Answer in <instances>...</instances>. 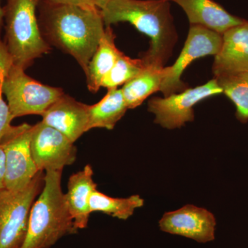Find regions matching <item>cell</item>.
Instances as JSON below:
<instances>
[{"label": "cell", "mask_w": 248, "mask_h": 248, "mask_svg": "<svg viewBox=\"0 0 248 248\" xmlns=\"http://www.w3.org/2000/svg\"><path fill=\"white\" fill-rule=\"evenodd\" d=\"M37 9L45 40L73 57L86 71L106 29L100 10L77 5L48 4L41 0Z\"/></svg>", "instance_id": "cell-1"}, {"label": "cell", "mask_w": 248, "mask_h": 248, "mask_svg": "<svg viewBox=\"0 0 248 248\" xmlns=\"http://www.w3.org/2000/svg\"><path fill=\"white\" fill-rule=\"evenodd\" d=\"M104 25L128 22L151 38L145 63L164 67L177 42L169 0H111L100 11Z\"/></svg>", "instance_id": "cell-2"}, {"label": "cell", "mask_w": 248, "mask_h": 248, "mask_svg": "<svg viewBox=\"0 0 248 248\" xmlns=\"http://www.w3.org/2000/svg\"><path fill=\"white\" fill-rule=\"evenodd\" d=\"M62 171H47L45 184L31 208L27 237L22 248H50L79 230L68 211L62 187Z\"/></svg>", "instance_id": "cell-3"}, {"label": "cell", "mask_w": 248, "mask_h": 248, "mask_svg": "<svg viewBox=\"0 0 248 248\" xmlns=\"http://www.w3.org/2000/svg\"><path fill=\"white\" fill-rule=\"evenodd\" d=\"M40 0H7L4 9L5 46L15 64L27 69L51 46L44 38L37 10Z\"/></svg>", "instance_id": "cell-4"}, {"label": "cell", "mask_w": 248, "mask_h": 248, "mask_svg": "<svg viewBox=\"0 0 248 248\" xmlns=\"http://www.w3.org/2000/svg\"><path fill=\"white\" fill-rule=\"evenodd\" d=\"M0 91L14 118L40 115L63 94L60 88L42 84L15 64L7 50L0 53Z\"/></svg>", "instance_id": "cell-5"}, {"label": "cell", "mask_w": 248, "mask_h": 248, "mask_svg": "<svg viewBox=\"0 0 248 248\" xmlns=\"http://www.w3.org/2000/svg\"><path fill=\"white\" fill-rule=\"evenodd\" d=\"M45 175L39 171L22 190H0V248H22L31 208L43 189Z\"/></svg>", "instance_id": "cell-6"}, {"label": "cell", "mask_w": 248, "mask_h": 248, "mask_svg": "<svg viewBox=\"0 0 248 248\" xmlns=\"http://www.w3.org/2000/svg\"><path fill=\"white\" fill-rule=\"evenodd\" d=\"M222 93L223 90L214 78L206 84L168 97L152 98L148 101V110L155 115V124L169 130L179 128L195 120L194 107L196 104Z\"/></svg>", "instance_id": "cell-7"}, {"label": "cell", "mask_w": 248, "mask_h": 248, "mask_svg": "<svg viewBox=\"0 0 248 248\" xmlns=\"http://www.w3.org/2000/svg\"><path fill=\"white\" fill-rule=\"evenodd\" d=\"M32 127L28 124L13 125L0 142L6 155V190L25 188L39 172L31 153Z\"/></svg>", "instance_id": "cell-8"}, {"label": "cell", "mask_w": 248, "mask_h": 248, "mask_svg": "<svg viewBox=\"0 0 248 248\" xmlns=\"http://www.w3.org/2000/svg\"><path fill=\"white\" fill-rule=\"evenodd\" d=\"M221 44V34L200 26L191 25L179 58L172 66L166 67V76L160 90L164 97L187 89V85L181 79L186 68L197 59L215 56Z\"/></svg>", "instance_id": "cell-9"}, {"label": "cell", "mask_w": 248, "mask_h": 248, "mask_svg": "<svg viewBox=\"0 0 248 248\" xmlns=\"http://www.w3.org/2000/svg\"><path fill=\"white\" fill-rule=\"evenodd\" d=\"M31 149L38 171H62L77 159L76 146L67 137L43 122L33 125Z\"/></svg>", "instance_id": "cell-10"}, {"label": "cell", "mask_w": 248, "mask_h": 248, "mask_svg": "<svg viewBox=\"0 0 248 248\" xmlns=\"http://www.w3.org/2000/svg\"><path fill=\"white\" fill-rule=\"evenodd\" d=\"M216 225L213 213L193 205L165 213L159 221L160 229L165 232L180 235L199 243L215 239Z\"/></svg>", "instance_id": "cell-11"}, {"label": "cell", "mask_w": 248, "mask_h": 248, "mask_svg": "<svg viewBox=\"0 0 248 248\" xmlns=\"http://www.w3.org/2000/svg\"><path fill=\"white\" fill-rule=\"evenodd\" d=\"M248 71V21L222 34L219 51L215 56V78L234 76Z\"/></svg>", "instance_id": "cell-12"}, {"label": "cell", "mask_w": 248, "mask_h": 248, "mask_svg": "<svg viewBox=\"0 0 248 248\" xmlns=\"http://www.w3.org/2000/svg\"><path fill=\"white\" fill-rule=\"evenodd\" d=\"M42 121L75 143L88 132L89 105L63 93L42 114Z\"/></svg>", "instance_id": "cell-13"}, {"label": "cell", "mask_w": 248, "mask_h": 248, "mask_svg": "<svg viewBox=\"0 0 248 248\" xmlns=\"http://www.w3.org/2000/svg\"><path fill=\"white\" fill-rule=\"evenodd\" d=\"M185 11L191 25L200 26L223 34L246 19L233 16L213 0H176Z\"/></svg>", "instance_id": "cell-14"}, {"label": "cell", "mask_w": 248, "mask_h": 248, "mask_svg": "<svg viewBox=\"0 0 248 248\" xmlns=\"http://www.w3.org/2000/svg\"><path fill=\"white\" fill-rule=\"evenodd\" d=\"M91 165L88 164L82 170L72 174L68 183V192L65 194L67 207L78 230L84 229L89 224L91 216L90 197L97 185L93 179Z\"/></svg>", "instance_id": "cell-15"}, {"label": "cell", "mask_w": 248, "mask_h": 248, "mask_svg": "<svg viewBox=\"0 0 248 248\" xmlns=\"http://www.w3.org/2000/svg\"><path fill=\"white\" fill-rule=\"evenodd\" d=\"M115 35L110 27H106L97 50L84 71L88 89L97 93L102 88L103 79L123 54L115 45Z\"/></svg>", "instance_id": "cell-16"}, {"label": "cell", "mask_w": 248, "mask_h": 248, "mask_svg": "<svg viewBox=\"0 0 248 248\" xmlns=\"http://www.w3.org/2000/svg\"><path fill=\"white\" fill-rule=\"evenodd\" d=\"M166 76V66L146 65L133 79L124 84L122 94L128 109L140 107L152 94L161 90Z\"/></svg>", "instance_id": "cell-17"}, {"label": "cell", "mask_w": 248, "mask_h": 248, "mask_svg": "<svg viewBox=\"0 0 248 248\" xmlns=\"http://www.w3.org/2000/svg\"><path fill=\"white\" fill-rule=\"evenodd\" d=\"M128 110L122 90H108L100 102L89 106L88 131L95 128L112 130Z\"/></svg>", "instance_id": "cell-18"}, {"label": "cell", "mask_w": 248, "mask_h": 248, "mask_svg": "<svg viewBox=\"0 0 248 248\" xmlns=\"http://www.w3.org/2000/svg\"><path fill=\"white\" fill-rule=\"evenodd\" d=\"M89 203L91 213L99 212L119 219L126 220L136 209L143 206L144 200L138 195L127 198H114L95 190L91 194Z\"/></svg>", "instance_id": "cell-19"}, {"label": "cell", "mask_w": 248, "mask_h": 248, "mask_svg": "<svg viewBox=\"0 0 248 248\" xmlns=\"http://www.w3.org/2000/svg\"><path fill=\"white\" fill-rule=\"evenodd\" d=\"M215 79L223 90V93L234 103L238 119L243 122L248 121V71Z\"/></svg>", "instance_id": "cell-20"}, {"label": "cell", "mask_w": 248, "mask_h": 248, "mask_svg": "<svg viewBox=\"0 0 248 248\" xmlns=\"http://www.w3.org/2000/svg\"><path fill=\"white\" fill-rule=\"evenodd\" d=\"M146 67L143 59H132L123 53L103 79L102 87L108 90L117 89L133 79Z\"/></svg>", "instance_id": "cell-21"}, {"label": "cell", "mask_w": 248, "mask_h": 248, "mask_svg": "<svg viewBox=\"0 0 248 248\" xmlns=\"http://www.w3.org/2000/svg\"><path fill=\"white\" fill-rule=\"evenodd\" d=\"M13 120L14 118L10 111L7 102L4 100L2 93L0 91V142L13 126L11 125Z\"/></svg>", "instance_id": "cell-22"}, {"label": "cell", "mask_w": 248, "mask_h": 248, "mask_svg": "<svg viewBox=\"0 0 248 248\" xmlns=\"http://www.w3.org/2000/svg\"><path fill=\"white\" fill-rule=\"evenodd\" d=\"M41 1L48 4H71L86 8H97L91 4L89 0H41Z\"/></svg>", "instance_id": "cell-23"}, {"label": "cell", "mask_w": 248, "mask_h": 248, "mask_svg": "<svg viewBox=\"0 0 248 248\" xmlns=\"http://www.w3.org/2000/svg\"><path fill=\"white\" fill-rule=\"evenodd\" d=\"M6 155L2 147L0 146V190L5 187V177H6Z\"/></svg>", "instance_id": "cell-24"}, {"label": "cell", "mask_w": 248, "mask_h": 248, "mask_svg": "<svg viewBox=\"0 0 248 248\" xmlns=\"http://www.w3.org/2000/svg\"><path fill=\"white\" fill-rule=\"evenodd\" d=\"M90 2L94 5L99 10H102L111 1V0H89Z\"/></svg>", "instance_id": "cell-25"}, {"label": "cell", "mask_w": 248, "mask_h": 248, "mask_svg": "<svg viewBox=\"0 0 248 248\" xmlns=\"http://www.w3.org/2000/svg\"><path fill=\"white\" fill-rule=\"evenodd\" d=\"M1 0H0V37H1V30L4 27V9L1 5Z\"/></svg>", "instance_id": "cell-26"}, {"label": "cell", "mask_w": 248, "mask_h": 248, "mask_svg": "<svg viewBox=\"0 0 248 248\" xmlns=\"http://www.w3.org/2000/svg\"><path fill=\"white\" fill-rule=\"evenodd\" d=\"M169 1H174V2H175L176 0H169Z\"/></svg>", "instance_id": "cell-27"}]
</instances>
